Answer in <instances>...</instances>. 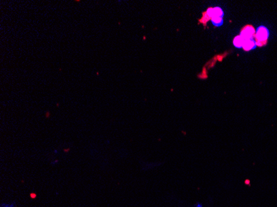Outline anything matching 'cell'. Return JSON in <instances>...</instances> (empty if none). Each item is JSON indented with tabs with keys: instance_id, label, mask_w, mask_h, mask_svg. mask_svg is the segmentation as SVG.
<instances>
[{
	"instance_id": "cell-1",
	"label": "cell",
	"mask_w": 277,
	"mask_h": 207,
	"mask_svg": "<svg viewBox=\"0 0 277 207\" xmlns=\"http://www.w3.org/2000/svg\"><path fill=\"white\" fill-rule=\"evenodd\" d=\"M269 36V31L265 27H260L257 29V31L256 32L255 37H256V43L257 46L265 45L267 41Z\"/></svg>"
},
{
	"instance_id": "cell-2",
	"label": "cell",
	"mask_w": 277,
	"mask_h": 207,
	"mask_svg": "<svg viewBox=\"0 0 277 207\" xmlns=\"http://www.w3.org/2000/svg\"><path fill=\"white\" fill-rule=\"evenodd\" d=\"M255 35H256V31H255L254 28L252 26H246L242 29V31H241L240 36L246 42L248 40L253 39V37H255Z\"/></svg>"
},
{
	"instance_id": "cell-3",
	"label": "cell",
	"mask_w": 277,
	"mask_h": 207,
	"mask_svg": "<svg viewBox=\"0 0 277 207\" xmlns=\"http://www.w3.org/2000/svg\"><path fill=\"white\" fill-rule=\"evenodd\" d=\"M256 46L257 45H256V41H255L254 39H251L245 42L242 48H243L245 51H250V50H252V49H254Z\"/></svg>"
},
{
	"instance_id": "cell-4",
	"label": "cell",
	"mask_w": 277,
	"mask_h": 207,
	"mask_svg": "<svg viewBox=\"0 0 277 207\" xmlns=\"http://www.w3.org/2000/svg\"><path fill=\"white\" fill-rule=\"evenodd\" d=\"M244 43H245V41L243 40V38L241 37L240 35L237 36V37H236L233 40V44L236 47H237V48H241V47H243V45Z\"/></svg>"
},
{
	"instance_id": "cell-5",
	"label": "cell",
	"mask_w": 277,
	"mask_h": 207,
	"mask_svg": "<svg viewBox=\"0 0 277 207\" xmlns=\"http://www.w3.org/2000/svg\"><path fill=\"white\" fill-rule=\"evenodd\" d=\"M224 12L222 11V9L219 8V7H216V8H213V15H212V17H223Z\"/></svg>"
},
{
	"instance_id": "cell-6",
	"label": "cell",
	"mask_w": 277,
	"mask_h": 207,
	"mask_svg": "<svg viewBox=\"0 0 277 207\" xmlns=\"http://www.w3.org/2000/svg\"><path fill=\"white\" fill-rule=\"evenodd\" d=\"M212 23H213V25L217 26V27H220V26L222 25L223 23V17H212Z\"/></svg>"
}]
</instances>
